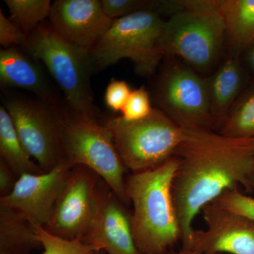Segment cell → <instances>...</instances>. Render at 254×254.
I'll use <instances>...</instances> for the list:
<instances>
[{
	"label": "cell",
	"mask_w": 254,
	"mask_h": 254,
	"mask_svg": "<svg viewBox=\"0 0 254 254\" xmlns=\"http://www.w3.org/2000/svg\"><path fill=\"white\" fill-rule=\"evenodd\" d=\"M71 169L64 161L47 173L22 175L12 191L0 198V205L12 209L31 223L46 227Z\"/></svg>",
	"instance_id": "7c38bea8"
},
{
	"label": "cell",
	"mask_w": 254,
	"mask_h": 254,
	"mask_svg": "<svg viewBox=\"0 0 254 254\" xmlns=\"http://www.w3.org/2000/svg\"><path fill=\"white\" fill-rule=\"evenodd\" d=\"M183 128L173 155L179 165L172 193L184 246L194 231L193 220L205 205L239 185L251 190L254 137L231 138L210 128Z\"/></svg>",
	"instance_id": "6da1fadb"
},
{
	"label": "cell",
	"mask_w": 254,
	"mask_h": 254,
	"mask_svg": "<svg viewBox=\"0 0 254 254\" xmlns=\"http://www.w3.org/2000/svg\"><path fill=\"white\" fill-rule=\"evenodd\" d=\"M155 1L149 0H101L102 8L110 19L125 17L128 15L154 9Z\"/></svg>",
	"instance_id": "d4e9b609"
},
{
	"label": "cell",
	"mask_w": 254,
	"mask_h": 254,
	"mask_svg": "<svg viewBox=\"0 0 254 254\" xmlns=\"http://www.w3.org/2000/svg\"><path fill=\"white\" fill-rule=\"evenodd\" d=\"M104 124L125 168L133 173L157 168L173 157L184 135L183 127L158 108L142 120L128 122L120 116Z\"/></svg>",
	"instance_id": "52a82bcc"
},
{
	"label": "cell",
	"mask_w": 254,
	"mask_h": 254,
	"mask_svg": "<svg viewBox=\"0 0 254 254\" xmlns=\"http://www.w3.org/2000/svg\"><path fill=\"white\" fill-rule=\"evenodd\" d=\"M100 179L91 169L73 167L44 228L65 240H83L98 210Z\"/></svg>",
	"instance_id": "30bf717a"
},
{
	"label": "cell",
	"mask_w": 254,
	"mask_h": 254,
	"mask_svg": "<svg viewBox=\"0 0 254 254\" xmlns=\"http://www.w3.org/2000/svg\"><path fill=\"white\" fill-rule=\"evenodd\" d=\"M23 50L43 64L54 80L70 109L86 118L98 120L91 84L94 72L89 50L65 41L48 20L28 36Z\"/></svg>",
	"instance_id": "277c9868"
},
{
	"label": "cell",
	"mask_w": 254,
	"mask_h": 254,
	"mask_svg": "<svg viewBox=\"0 0 254 254\" xmlns=\"http://www.w3.org/2000/svg\"><path fill=\"white\" fill-rule=\"evenodd\" d=\"M176 254H205L198 253V252H190V251L182 250L181 251V252H179V253H177Z\"/></svg>",
	"instance_id": "4dcf8cb0"
},
{
	"label": "cell",
	"mask_w": 254,
	"mask_h": 254,
	"mask_svg": "<svg viewBox=\"0 0 254 254\" xmlns=\"http://www.w3.org/2000/svg\"><path fill=\"white\" fill-rule=\"evenodd\" d=\"M4 2L10 19L27 36L49 19L53 5L50 0H5Z\"/></svg>",
	"instance_id": "44dd1931"
},
{
	"label": "cell",
	"mask_w": 254,
	"mask_h": 254,
	"mask_svg": "<svg viewBox=\"0 0 254 254\" xmlns=\"http://www.w3.org/2000/svg\"><path fill=\"white\" fill-rule=\"evenodd\" d=\"M33 226L44 248L43 254H93L96 252L91 245L82 240H65L50 233L44 227L35 224Z\"/></svg>",
	"instance_id": "7402d4cb"
},
{
	"label": "cell",
	"mask_w": 254,
	"mask_h": 254,
	"mask_svg": "<svg viewBox=\"0 0 254 254\" xmlns=\"http://www.w3.org/2000/svg\"><path fill=\"white\" fill-rule=\"evenodd\" d=\"M61 124L64 161L71 168L91 169L124 204L129 203L124 177L126 168L109 128L99 120L82 116L71 109L62 114Z\"/></svg>",
	"instance_id": "5b68a950"
},
{
	"label": "cell",
	"mask_w": 254,
	"mask_h": 254,
	"mask_svg": "<svg viewBox=\"0 0 254 254\" xmlns=\"http://www.w3.org/2000/svg\"><path fill=\"white\" fill-rule=\"evenodd\" d=\"M229 54L240 56L254 39V0H218Z\"/></svg>",
	"instance_id": "e0dca14e"
},
{
	"label": "cell",
	"mask_w": 254,
	"mask_h": 254,
	"mask_svg": "<svg viewBox=\"0 0 254 254\" xmlns=\"http://www.w3.org/2000/svg\"><path fill=\"white\" fill-rule=\"evenodd\" d=\"M17 180L9 166L0 159V198L6 196L12 191Z\"/></svg>",
	"instance_id": "83f0119b"
},
{
	"label": "cell",
	"mask_w": 254,
	"mask_h": 254,
	"mask_svg": "<svg viewBox=\"0 0 254 254\" xmlns=\"http://www.w3.org/2000/svg\"><path fill=\"white\" fill-rule=\"evenodd\" d=\"M109 187L100 189L98 210L83 242L95 252L108 254H141L138 252L131 227V215Z\"/></svg>",
	"instance_id": "9a60e30c"
},
{
	"label": "cell",
	"mask_w": 254,
	"mask_h": 254,
	"mask_svg": "<svg viewBox=\"0 0 254 254\" xmlns=\"http://www.w3.org/2000/svg\"><path fill=\"white\" fill-rule=\"evenodd\" d=\"M241 61L252 83H254V39L241 55Z\"/></svg>",
	"instance_id": "f1b7e54d"
},
{
	"label": "cell",
	"mask_w": 254,
	"mask_h": 254,
	"mask_svg": "<svg viewBox=\"0 0 254 254\" xmlns=\"http://www.w3.org/2000/svg\"><path fill=\"white\" fill-rule=\"evenodd\" d=\"M27 38L28 36L22 30L9 18L6 17L2 10H0V44L3 48H22L26 44Z\"/></svg>",
	"instance_id": "4316f807"
},
{
	"label": "cell",
	"mask_w": 254,
	"mask_h": 254,
	"mask_svg": "<svg viewBox=\"0 0 254 254\" xmlns=\"http://www.w3.org/2000/svg\"><path fill=\"white\" fill-rule=\"evenodd\" d=\"M213 202L221 208L254 222V198L244 194L237 188L225 190Z\"/></svg>",
	"instance_id": "603a6c76"
},
{
	"label": "cell",
	"mask_w": 254,
	"mask_h": 254,
	"mask_svg": "<svg viewBox=\"0 0 254 254\" xmlns=\"http://www.w3.org/2000/svg\"><path fill=\"white\" fill-rule=\"evenodd\" d=\"M153 108L149 93L144 86H141L132 90L120 117L126 121H136L148 117Z\"/></svg>",
	"instance_id": "cb8c5ba5"
},
{
	"label": "cell",
	"mask_w": 254,
	"mask_h": 254,
	"mask_svg": "<svg viewBox=\"0 0 254 254\" xmlns=\"http://www.w3.org/2000/svg\"><path fill=\"white\" fill-rule=\"evenodd\" d=\"M165 21L153 10L113 20L109 29L90 50L94 71L129 59L140 76L154 75L164 55L159 48Z\"/></svg>",
	"instance_id": "8992f818"
},
{
	"label": "cell",
	"mask_w": 254,
	"mask_h": 254,
	"mask_svg": "<svg viewBox=\"0 0 254 254\" xmlns=\"http://www.w3.org/2000/svg\"><path fill=\"white\" fill-rule=\"evenodd\" d=\"M48 73L43 64L22 48L12 47L0 50L1 87L31 92L37 99L59 111L70 109Z\"/></svg>",
	"instance_id": "5bb4252c"
},
{
	"label": "cell",
	"mask_w": 254,
	"mask_h": 254,
	"mask_svg": "<svg viewBox=\"0 0 254 254\" xmlns=\"http://www.w3.org/2000/svg\"><path fill=\"white\" fill-rule=\"evenodd\" d=\"M178 165L173 156L157 168L132 174L126 181L133 207L132 233L141 254H163L182 239L172 193Z\"/></svg>",
	"instance_id": "7a4b0ae2"
},
{
	"label": "cell",
	"mask_w": 254,
	"mask_h": 254,
	"mask_svg": "<svg viewBox=\"0 0 254 254\" xmlns=\"http://www.w3.org/2000/svg\"><path fill=\"white\" fill-rule=\"evenodd\" d=\"M207 228L195 230L183 250L205 254H254V222L215 202L201 210Z\"/></svg>",
	"instance_id": "8fae6325"
},
{
	"label": "cell",
	"mask_w": 254,
	"mask_h": 254,
	"mask_svg": "<svg viewBox=\"0 0 254 254\" xmlns=\"http://www.w3.org/2000/svg\"><path fill=\"white\" fill-rule=\"evenodd\" d=\"M0 159L18 179L26 174L43 173L23 147L11 117L3 105L0 106Z\"/></svg>",
	"instance_id": "ac0fdd59"
},
{
	"label": "cell",
	"mask_w": 254,
	"mask_h": 254,
	"mask_svg": "<svg viewBox=\"0 0 254 254\" xmlns=\"http://www.w3.org/2000/svg\"><path fill=\"white\" fill-rule=\"evenodd\" d=\"M41 245L33 224L12 209L0 205L1 254H27Z\"/></svg>",
	"instance_id": "d6986e66"
},
{
	"label": "cell",
	"mask_w": 254,
	"mask_h": 254,
	"mask_svg": "<svg viewBox=\"0 0 254 254\" xmlns=\"http://www.w3.org/2000/svg\"><path fill=\"white\" fill-rule=\"evenodd\" d=\"M250 186L251 190H254V164L250 177Z\"/></svg>",
	"instance_id": "f546056e"
},
{
	"label": "cell",
	"mask_w": 254,
	"mask_h": 254,
	"mask_svg": "<svg viewBox=\"0 0 254 254\" xmlns=\"http://www.w3.org/2000/svg\"><path fill=\"white\" fill-rule=\"evenodd\" d=\"M3 105L23 147L43 173L64 161L61 118L65 110L59 111L37 98L23 95H8Z\"/></svg>",
	"instance_id": "ba28073f"
},
{
	"label": "cell",
	"mask_w": 254,
	"mask_h": 254,
	"mask_svg": "<svg viewBox=\"0 0 254 254\" xmlns=\"http://www.w3.org/2000/svg\"><path fill=\"white\" fill-rule=\"evenodd\" d=\"M219 133L231 138L254 137V83L237 100Z\"/></svg>",
	"instance_id": "ffe728a7"
},
{
	"label": "cell",
	"mask_w": 254,
	"mask_h": 254,
	"mask_svg": "<svg viewBox=\"0 0 254 254\" xmlns=\"http://www.w3.org/2000/svg\"><path fill=\"white\" fill-rule=\"evenodd\" d=\"M131 91L126 81L112 79L105 90V104L112 111L122 113Z\"/></svg>",
	"instance_id": "484cf974"
},
{
	"label": "cell",
	"mask_w": 254,
	"mask_h": 254,
	"mask_svg": "<svg viewBox=\"0 0 254 254\" xmlns=\"http://www.w3.org/2000/svg\"><path fill=\"white\" fill-rule=\"evenodd\" d=\"M158 109L184 128L214 129L208 81L188 65L170 63L155 86Z\"/></svg>",
	"instance_id": "9c48e42d"
},
{
	"label": "cell",
	"mask_w": 254,
	"mask_h": 254,
	"mask_svg": "<svg viewBox=\"0 0 254 254\" xmlns=\"http://www.w3.org/2000/svg\"><path fill=\"white\" fill-rule=\"evenodd\" d=\"M248 74L241 57L228 54L226 59L208 81L210 110L214 129L219 130L226 121L237 100L247 89Z\"/></svg>",
	"instance_id": "2e32d148"
},
{
	"label": "cell",
	"mask_w": 254,
	"mask_h": 254,
	"mask_svg": "<svg viewBox=\"0 0 254 254\" xmlns=\"http://www.w3.org/2000/svg\"><path fill=\"white\" fill-rule=\"evenodd\" d=\"M48 21L65 41L90 51L113 20L105 14L98 0H57Z\"/></svg>",
	"instance_id": "4fadbf2b"
},
{
	"label": "cell",
	"mask_w": 254,
	"mask_h": 254,
	"mask_svg": "<svg viewBox=\"0 0 254 254\" xmlns=\"http://www.w3.org/2000/svg\"><path fill=\"white\" fill-rule=\"evenodd\" d=\"M180 9L165 21L159 40L164 57H177L195 71L218 63L226 41L218 0H180Z\"/></svg>",
	"instance_id": "3957f363"
}]
</instances>
